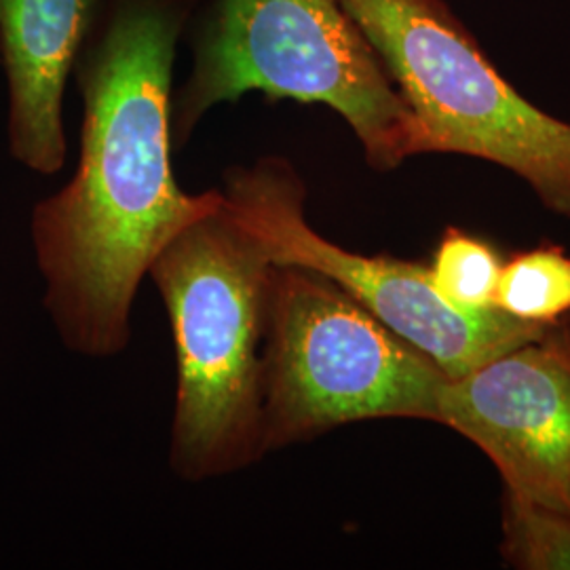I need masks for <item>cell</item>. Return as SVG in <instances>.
<instances>
[{
  "label": "cell",
  "mask_w": 570,
  "mask_h": 570,
  "mask_svg": "<svg viewBox=\"0 0 570 570\" xmlns=\"http://www.w3.org/2000/svg\"><path fill=\"white\" fill-rule=\"evenodd\" d=\"M202 0H106L72 68L82 96L72 180L32 214L45 306L63 345L112 357L131 341L144 275L184 226L223 204L184 193L171 169L178 41Z\"/></svg>",
  "instance_id": "1"
},
{
  "label": "cell",
  "mask_w": 570,
  "mask_h": 570,
  "mask_svg": "<svg viewBox=\"0 0 570 570\" xmlns=\"http://www.w3.org/2000/svg\"><path fill=\"white\" fill-rule=\"evenodd\" d=\"M273 265L223 195L148 268L176 346L169 465L180 480L223 478L266 454L261 381Z\"/></svg>",
  "instance_id": "2"
},
{
  "label": "cell",
  "mask_w": 570,
  "mask_h": 570,
  "mask_svg": "<svg viewBox=\"0 0 570 570\" xmlns=\"http://www.w3.org/2000/svg\"><path fill=\"white\" fill-rule=\"evenodd\" d=\"M193 63L171 96V140L245 94L332 108L366 164L387 174L419 155V125L341 0H209L190 20Z\"/></svg>",
  "instance_id": "3"
},
{
  "label": "cell",
  "mask_w": 570,
  "mask_h": 570,
  "mask_svg": "<svg viewBox=\"0 0 570 570\" xmlns=\"http://www.w3.org/2000/svg\"><path fill=\"white\" fill-rule=\"evenodd\" d=\"M449 374L341 285L273 265L263 343L265 452L366 419L438 423Z\"/></svg>",
  "instance_id": "4"
},
{
  "label": "cell",
  "mask_w": 570,
  "mask_h": 570,
  "mask_svg": "<svg viewBox=\"0 0 570 570\" xmlns=\"http://www.w3.org/2000/svg\"><path fill=\"white\" fill-rule=\"evenodd\" d=\"M419 125V155L489 161L570 218V122L511 85L446 0H341Z\"/></svg>",
  "instance_id": "5"
},
{
  "label": "cell",
  "mask_w": 570,
  "mask_h": 570,
  "mask_svg": "<svg viewBox=\"0 0 570 570\" xmlns=\"http://www.w3.org/2000/svg\"><path fill=\"white\" fill-rule=\"evenodd\" d=\"M223 180L226 207L275 265L303 266L341 285L450 379L539 341L553 327L499 308L461 311L435 292L428 266L355 254L322 237L306 220L305 180L285 157L268 155L230 167Z\"/></svg>",
  "instance_id": "6"
},
{
  "label": "cell",
  "mask_w": 570,
  "mask_h": 570,
  "mask_svg": "<svg viewBox=\"0 0 570 570\" xmlns=\"http://www.w3.org/2000/svg\"><path fill=\"white\" fill-rule=\"evenodd\" d=\"M438 423L482 450L508 492L570 513V345L558 324L449 376Z\"/></svg>",
  "instance_id": "7"
},
{
  "label": "cell",
  "mask_w": 570,
  "mask_h": 570,
  "mask_svg": "<svg viewBox=\"0 0 570 570\" xmlns=\"http://www.w3.org/2000/svg\"><path fill=\"white\" fill-rule=\"evenodd\" d=\"M106 0H0V63L9 89V150L53 176L66 165L63 91Z\"/></svg>",
  "instance_id": "8"
},
{
  "label": "cell",
  "mask_w": 570,
  "mask_h": 570,
  "mask_svg": "<svg viewBox=\"0 0 570 570\" xmlns=\"http://www.w3.org/2000/svg\"><path fill=\"white\" fill-rule=\"evenodd\" d=\"M494 306L518 320L558 324L570 313V256L560 247L513 256L501 268Z\"/></svg>",
  "instance_id": "9"
},
{
  "label": "cell",
  "mask_w": 570,
  "mask_h": 570,
  "mask_svg": "<svg viewBox=\"0 0 570 570\" xmlns=\"http://www.w3.org/2000/svg\"><path fill=\"white\" fill-rule=\"evenodd\" d=\"M501 256L487 242L449 228L429 266L435 292L461 311H492Z\"/></svg>",
  "instance_id": "10"
},
{
  "label": "cell",
  "mask_w": 570,
  "mask_h": 570,
  "mask_svg": "<svg viewBox=\"0 0 570 570\" xmlns=\"http://www.w3.org/2000/svg\"><path fill=\"white\" fill-rule=\"evenodd\" d=\"M501 553L513 569L570 570V513L505 490Z\"/></svg>",
  "instance_id": "11"
},
{
  "label": "cell",
  "mask_w": 570,
  "mask_h": 570,
  "mask_svg": "<svg viewBox=\"0 0 570 570\" xmlns=\"http://www.w3.org/2000/svg\"><path fill=\"white\" fill-rule=\"evenodd\" d=\"M570 315V313H569ZM560 330H562V334H564V338H567V341H569V345H570V317L569 320H567V322H564V324H562V326H560Z\"/></svg>",
  "instance_id": "12"
}]
</instances>
